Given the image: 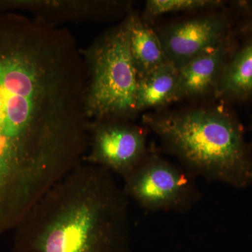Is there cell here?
Masks as SVG:
<instances>
[{"label":"cell","instance_id":"277c9868","mask_svg":"<svg viewBox=\"0 0 252 252\" xmlns=\"http://www.w3.org/2000/svg\"><path fill=\"white\" fill-rule=\"evenodd\" d=\"M86 77V107L91 122L135 120L138 77L125 17L81 50Z\"/></svg>","mask_w":252,"mask_h":252},{"label":"cell","instance_id":"8992f818","mask_svg":"<svg viewBox=\"0 0 252 252\" xmlns=\"http://www.w3.org/2000/svg\"><path fill=\"white\" fill-rule=\"evenodd\" d=\"M147 132L130 122H91L84 161L126 179L149 153Z\"/></svg>","mask_w":252,"mask_h":252},{"label":"cell","instance_id":"7a4b0ae2","mask_svg":"<svg viewBox=\"0 0 252 252\" xmlns=\"http://www.w3.org/2000/svg\"><path fill=\"white\" fill-rule=\"evenodd\" d=\"M12 252H127L128 198L112 172L84 161L16 225Z\"/></svg>","mask_w":252,"mask_h":252},{"label":"cell","instance_id":"9c48e42d","mask_svg":"<svg viewBox=\"0 0 252 252\" xmlns=\"http://www.w3.org/2000/svg\"><path fill=\"white\" fill-rule=\"evenodd\" d=\"M238 49L233 36L178 69L177 101L214 94L223 69Z\"/></svg>","mask_w":252,"mask_h":252},{"label":"cell","instance_id":"4fadbf2b","mask_svg":"<svg viewBox=\"0 0 252 252\" xmlns=\"http://www.w3.org/2000/svg\"><path fill=\"white\" fill-rule=\"evenodd\" d=\"M225 4L220 0H148L140 16L149 24L155 18L169 13L217 9Z\"/></svg>","mask_w":252,"mask_h":252},{"label":"cell","instance_id":"3957f363","mask_svg":"<svg viewBox=\"0 0 252 252\" xmlns=\"http://www.w3.org/2000/svg\"><path fill=\"white\" fill-rule=\"evenodd\" d=\"M142 124L194 177L237 189L252 185V148L234 113L221 105L156 111Z\"/></svg>","mask_w":252,"mask_h":252},{"label":"cell","instance_id":"52a82bcc","mask_svg":"<svg viewBox=\"0 0 252 252\" xmlns=\"http://www.w3.org/2000/svg\"><path fill=\"white\" fill-rule=\"evenodd\" d=\"M231 18L215 12L172 23L157 31L169 62L177 69L231 36Z\"/></svg>","mask_w":252,"mask_h":252},{"label":"cell","instance_id":"8fae6325","mask_svg":"<svg viewBox=\"0 0 252 252\" xmlns=\"http://www.w3.org/2000/svg\"><path fill=\"white\" fill-rule=\"evenodd\" d=\"M213 94L223 102L252 99V36L227 63Z\"/></svg>","mask_w":252,"mask_h":252},{"label":"cell","instance_id":"6da1fadb","mask_svg":"<svg viewBox=\"0 0 252 252\" xmlns=\"http://www.w3.org/2000/svg\"><path fill=\"white\" fill-rule=\"evenodd\" d=\"M86 122L72 55L31 18L0 14V228L77 166Z\"/></svg>","mask_w":252,"mask_h":252},{"label":"cell","instance_id":"5bb4252c","mask_svg":"<svg viewBox=\"0 0 252 252\" xmlns=\"http://www.w3.org/2000/svg\"><path fill=\"white\" fill-rule=\"evenodd\" d=\"M238 32L243 35L252 36V9L250 11L248 18L244 21L239 27Z\"/></svg>","mask_w":252,"mask_h":252},{"label":"cell","instance_id":"5b68a950","mask_svg":"<svg viewBox=\"0 0 252 252\" xmlns=\"http://www.w3.org/2000/svg\"><path fill=\"white\" fill-rule=\"evenodd\" d=\"M194 177L182 165L169 161L149 149L133 172L124 179L123 189L149 212H186L201 199Z\"/></svg>","mask_w":252,"mask_h":252},{"label":"cell","instance_id":"30bf717a","mask_svg":"<svg viewBox=\"0 0 252 252\" xmlns=\"http://www.w3.org/2000/svg\"><path fill=\"white\" fill-rule=\"evenodd\" d=\"M129 45L138 79L170 63L162 49L157 31L131 10L125 16Z\"/></svg>","mask_w":252,"mask_h":252},{"label":"cell","instance_id":"9a60e30c","mask_svg":"<svg viewBox=\"0 0 252 252\" xmlns=\"http://www.w3.org/2000/svg\"></svg>","mask_w":252,"mask_h":252},{"label":"cell","instance_id":"7c38bea8","mask_svg":"<svg viewBox=\"0 0 252 252\" xmlns=\"http://www.w3.org/2000/svg\"><path fill=\"white\" fill-rule=\"evenodd\" d=\"M178 69L167 63L138 79L137 110L139 114L177 102Z\"/></svg>","mask_w":252,"mask_h":252},{"label":"cell","instance_id":"ba28073f","mask_svg":"<svg viewBox=\"0 0 252 252\" xmlns=\"http://www.w3.org/2000/svg\"><path fill=\"white\" fill-rule=\"evenodd\" d=\"M131 11L127 1L102 0H0V14H32L33 17L58 26L65 22H102Z\"/></svg>","mask_w":252,"mask_h":252}]
</instances>
